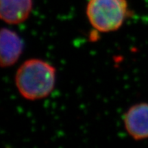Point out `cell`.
Returning <instances> with one entry per match:
<instances>
[{"label": "cell", "instance_id": "2", "mask_svg": "<svg viewBox=\"0 0 148 148\" xmlns=\"http://www.w3.org/2000/svg\"><path fill=\"white\" fill-rule=\"evenodd\" d=\"M86 16L92 27L100 33H110L122 27L129 17L127 0H89Z\"/></svg>", "mask_w": 148, "mask_h": 148}, {"label": "cell", "instance_id": "3", "mask_svg": "<svg viewBox=\"0 0 148 148\" xmlns=\"http://www.w3.org/2000/svg\"><path fill=\"white\" fill-rule=\"evenodd\" d=\"M126 132L135 140L148 138V103H140L132 106L123 116Z\"/></svg>", "mask_w": 148, "mask_h": 148}, {"label": "cell", "instance_id": "5", "mask_svg": "<svg viewBox=\"0 0 148 148\" xmlns=\"http://www.w3.org/2000/svg\"><path fill=\"white\" fill-rule=\"evenodd\" d=\"M33 0H0V17L9 25L25 22L33 10Z\"/></svg>", "mask_w": 148, "mask_h": 148}, {"label": "cell", "instance_id": "1", "mask_svg": "<svg viewBox=\"0 0 148 148\" xmlns=\"http://www.w3.org/2000/svg\"><path fill=\"white\" fill-rule=\"evenodd\" d=\"M14 82L18 92L24 99H44L49 97L55 88L56 70L45 60L29 59L19 66Z\"/></svg>", "mask_w": 148, "mask_h": 148}, {"label": "cell", "instance_id": "4", "mask_svg": "<svg viewBox=\"0 0 148 148\" xmlns=\"http://www.w3.org/2000/svg\"><path fill=\"white\" fill-rule=\"evenodd\" d=\"M23 50L21 37L14 30L2 28L0 33V64L2 67L15 64Z\"/></svg>", "mask_w": 148, "mask_h": 148}]
</instances>
